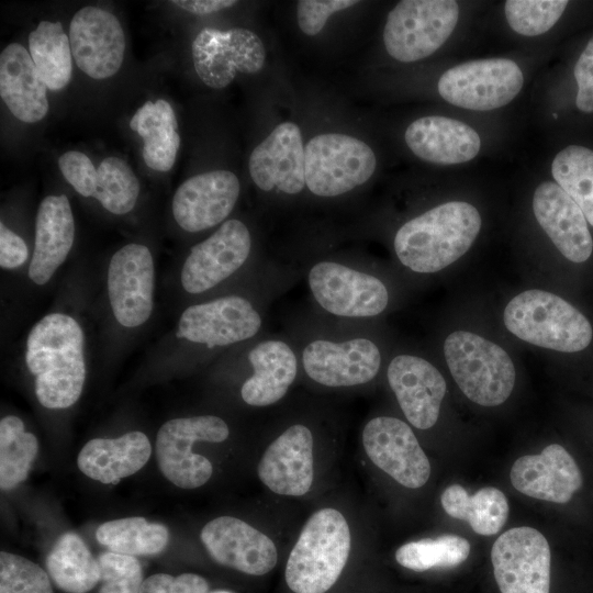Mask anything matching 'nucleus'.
<instances>
[{
    "label": "nucleus",
    "mask_w": 593,
    "mask_h": 593,
    "mask_svg": "<svg viewBox=\"0 0 593 593\" xmlns=\"http://www.w3.org/2000/svg\"><path fill=\"white\" fill-rule=\"evenodd\" d=\"M155 270L150 250L131 243L120 248L108 268V295L115 320L124 327H137L152 315Z\"/></svg>",
    "instance_id": "16"
},
{
    "label": "nucleus",
    "mask_w": 593,
    "mask_h": 593,
    "mask_svg": "<svg viewBox=\"0 0 593 593\" xmlns=\"http://www.w3.org/2000/svg\"><path fill=\"white\" fill-rule=\"evenodd\" d=\"M58 167L71 187L83 197H93L98 170L90 158L78 150H69L58 158Z\"/></svg>",
    "instance_id": "44"
},
{
    "label": "nucleus",
    "mask_w": 593,
    "mask_h": 593,
    "mask_svg": "<svg viewBox=\"0 0 593 593\" xmlns=\"http://www.w3.org/2000/svg\"><path fill=\"white\" fill-rule=\"evenodd\" d=\"M388 382L406 419L418 429L433 427L446 394V381L429 361L399 355L389 363Z\"/></svg>",
    "instance_id": "22"
},
{
    "label": "nucleus",
    "mask_w": 593,
    "mask_h": 593,
    "mask_svg": "<svg viewBox=\"0 0 593 593\" xmlns=\"http://www.w3.org/2000/svg\"><path fill=\"white\" fill-rule=\"evenodd\" d=\"M551 175L593 226V149L583 145L562 148L551 163Z\"/></svg>",
    "instance_id": "37"
},
{
    "label": "nucleus",
    "mask_w": 593,
    "mask_h": 593,
    "mask_svg": "<svg viewBox=\"0 0 593 593\" xmlns=\"http://www.w3.org/2000/svg\"><path fill=\"white\" fill-rule=\"evenodd\" d=\"M523 86V71L514 60L483 58L447 69L438 80L437 90L455 107L490 111L508 104Z\"/></svg>",
    "instance_id": "9"
},
{
    "label": "nucleus",
    "mask_w": 593,
    "mask_h": 593,
    "mask_svg": "<svg viewBox=\"0 0 593 593\" xmlns=\"http://www.w3.org/2000/svg\"><path fill=\"white\" fill-rule=\"evenodd\" d=\"M449 371L472 402L496 406L511 395L515 384V367L499 345L467 331L451 333L444 344Z\"/></svg>",
    "instance_id": "5"
},
{
    "label": "nucleus",
    "mask_w": 593,
    "mask_h": 593,
    "mask_svg": "<svg viewBox=\"0 0 593 593\" xmlns=\"http://www.w3.org/2000/svg\"><path fill=\"white\" fill-rule=\"evenodd\" d=\"M29 257L25 242L14 232L0 223V266L4 269H15L22 266Z\"/></svg>",
    "instance_id": "47"
},
{
    "label": "nucleus",
    "mask_w": 593,
    "mask_h": 593,
    "mask_svg": "<svg viewBox=\"0 0 593 593\" xmlns=\"http://www.w3.org/2000/svg\"><path fill=\"white\" fill-rule=\"evenodd\" d=\"M92 198L109 212L122 215L132 211L139 194V182L131 167L119 157H107L98 167Z\"/></svg>",
    "instance_id": "39"
},
{
    "label": "nucleus",
    "mask_w": 593,
    "mask_h": 593,
    "mask_svg": "<svg viewBox=\"0 0 593 593\" xmlns=\"http://www.w3.org/2000/svg\"><path fill=\"white\" fill-rule=\"evenodd\" d=\"M362 444L370 460L409 489L423 486L430 465L412 428L403 421L378 416L362 430Z\"/></svg>",
    "instance_id": "17"
},
{
    "label": "nucleus",
    "mask_w": 593,
    "mask_h": 593,
    "mask_svg": "<svg viewBox=\"0 0 593 593\" xmlns=\"http://www.w3.org/2000/svg\"><path fill=\"white\" fill-rule=\"evenodd\" d=\"M313 435L309 427L294 424L266 449L257 468L260 481L280 495L301 496L314 479Z\"/></svg>",
    "instance_id": "23"
},
{
    "label": "nucleus",
    "mask_w": 593,
    "mask_h": 593,
    "mask_svg": "<svg viewBox=\"0 0 593 593\" xmlns=\"http://www.w3.org/2000/svg\"><path fill=\"white\" fill-rule=\"evenodd\" d=\"M69 42L78 68L93 79L114 76L125 53V35L118 18L101 8L87 5L69 25Z\"/></svg>",
    "instance_id": "18"
},
{
    "label": "nucleus",
    "mask_w": 593,
    "mask_h": 593,
    "mask_svg": "<svg viewBox=\"0 0 593 593\" xmlns=\"http://www.w3.org/2000/svg\"><path fill=\"white\" fill-rule=\"evenodd\" d=\"M305 187L315 195L334 198L367 182L377 167L371 147L340 133L312 137L304 147Z\"/></svg>",
    "instance_id": "7"
},
{
    "label": "nucleus",
    "mask_w": 593,
    "mask_h": 593,
    "mask_svg": "<svg viewBox=\"0 0 593 593\" xmlns=\"http://www.w3.org/2000/svg\"><path fill=\"white\" fill-rule=\"evenodd\" d=\"M208 581L195 573H181L177 577L155 573L146 578L139 593H208Z\"/></svg>",
    "instance_id": "45"
},
{
    "label": "nucleus",
    "mask_w": 593,
    "mask_h": 593,
    "mask_svg": "<svg viewBox=\"0 0 593 593\" xmlns=\"http://www.w3.org/2000/svg\"><path fill=\"white\" fill-rule=\"evenodd\" d=\"M359 2L356 0H300L296 2V21L309 36L318 34L331 15Z\"/></svg>",
    "instance_id": "43"
},
{
    "label": "nucleus",
    "mask_w": 593,
    "mask_h": 593,
    "mask_svg": "<svg viewBox=\"0 0 593 593\" xmlns=\"http://www.w3.org/2000/svg\"><path fill=\"white\" fill-rule=\"evenodd\" d=\"M440 502L449 516L467 521L473 532L483 536L499 533L510 512L505 494L493 486L470 495L460 484H451L441 493Z\"/></svg>",
    "instance_id": "33"
},
{
    "label": "nucleus",
    "mask_w": 593,
    "mask_h": 593,
    "mask_svg": "<svg viewBox=\"0 0 593 593\" xmlns=\"http://www.w3.org/2000/svg\"><path fill=\"white\" fill-rule=\"evenodd\" d=\"M506 328L529 344L562 353L585 349L593 336L589 320L562 298L542 290L514 296L503 314Z\"/></svg>",
    "instance_id": "4"
},
{
    "label": "nucleus",
    "mask_w": 593,
    "mask_h": 593,
    "mask_svg": "<svg viewBox=\"0 0 593 593\" xmlns=\"http://www.w3.org/2000/svg\"><path fill=\"white\" fill-rule=\"evenodd\" d=\"M404 139L415 156L437 165L467 163L481 148L480 135L473 127L439 115L413 121L405 130Z\"/></svg>",
    "instance_id": "26"
},
{
    "label": "nucleus",
    "mask_w": 593,
    "mask_h": 593,
    "mask_svg": "<svg viewBox=\"0 0 593 593\" xmlns=\"http://www.w3.org/2000/svg\"><path fill=\"white\" fill-rule=\"evenodd\" d=\"M379 347L369 338L313 339L302 349L306 376L328 388H347L370 382L381 366Z\"/></svg>",
    "instance_id": "14"
},
{
    "label": "nucleus",
    "mask_w": 593,
    "mask_h": 593,
    "mask_svg": "<svg viewBox=\"0 0 593 593\" xmlns=\"http://www.w3.org/2000/svg\"><path fill=\"white\" fill-rule=\"evenodd\" d=\"M262 317L242 295H226L188 306L180 315L177 337L208 348L224 347L256 336Z\"/></svg>",
    "instance_id": "13"
},
{
    "label": "nucleus",
    "mask_w": 593,
    "mask_h": 593,
    "mask_svg": "<svg viewBox=\"0 0 593 593\" xmlns=\"http://www.w3.org/2000/svg\"><path fill=\"white\" fill-rule=\"evenodd\" d=\"M533 211L540 227L568 260L579 264L590 258L593 238L588 221L555 181H544L535 189Z\"/></svg>",
    "instance_id": "24"
},
{
    "label": "nucleus",
    "mask_w": 593,
    "mask_h": 593,
    "mask_svg": "<svg viewBox=\"0 0 593 593\" xmlns=\"http://www.w3.org/2000/svg\"><path fill=\"white\" fill-rule=\"evenodd\" d=\"M83 339L78 322L64 313L48 314L31 328L25 362L44 407L67 409L80 398L86 380Z\"/></svg>",
    "instance_id": "1"
},
{
    "label": "nucleus",
    "mask_w": 593,
    "mask_h": 593,
    "mask_svg": "<svg viewBox=\"0 0 593 593\" xmlns=\"http://www.w3.org/2000/svg\"><path fill=\"white\" fill-rule=\"evenodd\" d=\"M211 593H232V592L225 591V590H216V591H213Z\"/></svg>",
    "instance_id": "49"
},
{
    "label": "nucleus",
    "mask_w": 593,
    "mask_h": 593,
    "mask_svg": "<svg viewBox=\"0 0 593 593\" xmlns=\"http://www.w3.org/2000/svg\"><path fill=\"white\" fill-rule=\"evenodd\" d=\"M573 76L577 81L578 91L575 96L577 108L584 113L593 112V36L588 42L585 48L580 54L574 68Z\"/></svg>",
    "instance_id": "46"
},
{
    "label": "nucleus",
    "mask_w": 593,
    "mask_h": 593,
    "mask_svg": "<svg viewBox=\"0 0 593 593\" xmlns=\"http://www.w3.org/2000/svg\"><path fill=\"white\" fill-rule=\"evenodd\" d=\"M0 96L22 122H38L48 112L47 87L30 53L19 43H11L1 52Z\"/></svg>",
    "instance_id": "29"
},
{
    "label": "nucleus",
    "mask_w": 593,
    "mask_h": 593,
    "mask_svg": "<svg viewBox=\"0 0 593 593\" xmlns=\"http://www.w3.org/2000/svg\"><path fill=\"white\" fill-rule=\"evenodd\" d=\"M304 145L300 127L282 122L249 156V174L262 191L298 194L305 187Z\"/></svg>",
    "instance_id": "21"
},
{
    "label": "nucleus",
    "mask_w": 593,
    "mask_h": 593,
    "mask_svg": "<svg viewBox=\"0 0 593 593\" xmlns=\"http://www.w3.org/2000/svg\"><path fill=\"white\" fill-rule=\"evenodd\" d=\"M240 183L228 170H213L183 181L172 198L171 210L177 224L190 233L222 223L233 211Z\"/></svg>",
    "instance_id": "20"
},
{
    "label": "nucleus",
    "mask_w": 593,
    "mask_h": 593,
    "mask_svg": "<svg viewBox=\"0 0 593 593\" xmlns=\"http://www.w3.org/2000/svg\"><path fill=\"white\" fill-rule=\"evenodd\" d=\"M0 593H54L47 572L35 562L0 552Z\"/></svg>",
    "instance_id": "41"
},
{
    "label": "nucleus",
    "mask_w": 593,
    "mask_h": 593,
    "mask_svg": "<svg viewBox=\"0 0 593 593\" xmlns=\"http://www.w3.org/2000/svg\"><path fill=\"white\" fill-rule=\"evenodd\" d=\"M459 18L454 0H403L389 12L383 29L388 54L401 61L424 59L452 34Z\"/></svg>",
    "instance_id": "6"
},
{
    "label": "nucleus",
    "mask_w": 593,
    "mask_h": 593,
    "mask_svg": "<svg viewBox=\"0 0 593 593\" xmlns=\"http://www.w3.org/2000/svg\"><path fill=\"white\" fill-rule=\"evenodd\" d=\"M96 539L112 552L133 557L153 556L168 545L169 530L163 524L132 516L102 523L96 530Z\"/></svg>",
    "instance_id": "35"
},
{
    "label": "nucleus",
    "mask_w": 593,
    "mask_h": 593,
    "mask_svg": "<svg viewBox=\"0 0 593 593\" xmlns=\"http://www.w3.org/2000/svg\"><path fill=\"white\" fill-rule=\"evenodd\" d=\"M152 445L148 437L138 430L116 438H93L79 451L77 466L88 478L116 484L121 479L139 471L149 460Z\"/></svg>",
    "instance_id": "30"
},
{
    "label": "nucleus",
    "mask_w": 593,
    "mask_h": 593,
    "mask_svg": "<svg viewBox=\"0 0 593 593\" xmlns=\"http://www.w3.org/2000/svg\"><path fill=\"white\" fill-rule=\"evenodd\" d=\"M171 3L193 14H210L237 3L234 0H174Z\"/></svg>",
    "instance_id": "48"
},
{
    "label": "nucleus",
    "mask_w": 593,
    "mask_h": 593,
    "mask_svg": "<svg viewBox=\"0 0 593 593\" xmlns=\"http://www.w3.org/2000/svg\"><path fill=\"white\" fill-rule=\"evenodd\" d=\"M195 72L213 89L227 87L238 72L256 74L266 61V48L253 31L236 27L226 31L205 27L191 45Z\"/></svg>",
    "instance_id": "11"
},
{
    "label": "nucleus",
    "mask_w": 593,
    "mask_h": 593,
    "mask_svg": "<svg viewBox=\"0 0 593 593\" xmlns=\"http://www.w3.org/2000/svg\"><path fill=\"white\" fill-rule=\"evenodd\" d=\"M251 235L239 220H227L187 256L180 281L191 294L203 293L230 278L248 259Z\"/></svg>",
    "instance_id": "15"
},
{
    "label": "nucleus",
    "mask_w": 593,
    "mask_h": 593,
    "mask_svg": "<svg viewBox=\"0 0 593 593\" xmlns=\"http://www.w3.org/2000/svg\"><path fill=\"white\" fill-rule=\"evenodd\" d=\"M253 374L245 380L240 395L245 403L256 407L280 401L298 374V356L284 340L268 338L259 342L248 354Z\"/></svg>",
    "instance_id": "28"
},
{
    "label": "nucleus",
    "mask_w": 593,
    "mask_h": 593,
    "mask_svg": "<svg viewBox=\"0 0 593 593\" xmlns=\"http://www.w3.org/2000/svg\"><path fill=\"white\" fill-rule=\"evenodd\" d=\"M307 286L317 305L338 317L377 316L389 303V292L382 280L333 260L315 262L309 269Z\"/></svg>",
    "instance_id": "10"
},
{
    "label": "nucleus",
    "mask_w": 593,
    "mask_h": 593,
    "mask_svg": "<svg viewBox=\"0 0 593 593\" xmlns=\"http://www.w3.org/2000/svg\"><path fill=\"white\" fill-rule=\"evenodd\" d=\"M513 486L521 493L548 502L567 503L581 488V471L572 456L558 444L538 455L518 458L510 473Z\"/></svg>",
    "instance_id": "25"
},
{
    "label": "nucleus",
    "mask_w": 593,
    "mask_h": 593,
    "mask_svg": "<svg viewBox=\"0 0 593 593\" xmlns=\"http://www.w3.org/2000/svg\"><path fill=\"white\" fill-rule=\"evenodd\" d=\"M75 238V221L65 194L47 195L40 203L35 223V244L29 277L45 284L66 260Z\"/></svg>",
    "instance_id": "27"
},
{
    "label": "nucleus",
    "mask_w": 593,
    "mask_h": 593,
    "mask_svg": "<svg viewBox=\"0 0 593 593\" xmlns=\"http://www.w3.org/2000/svg\"><path fill=\"white\" fill-rule=\"evenodd\" d=\"M230 428L214 415H199L167 421L156 436V459L163 475L180 489L191 490L205 484L213 473L211 461L193 452L194 444L222 443Z\"/></svg>",
    "instance_id": "8"
},
{
    "label": "nucleus",
    "mask_w": 593,
    "mask_h": 593,
    "mask_svg": "<svg viewBox=\"0 0 593 593\" xmlns=\"http://www.w3.org/2000/svg\"><path fill=\"white\" fill-rule=\"evenodd\" d=\"M491 561L501 593H549L550 547L537 529L522 526L500 535Z\"/></svg>",
    "instance_id": "12"
},
{
    "label": "nucleus",
    "mask_w": 593,
    "mask_h": 593,
    "mask_svg": "<svg viewBox=\"0 0 593 593\" xmlns=\"http://www.w3.org/2000/svg\"><path fill=\"white\" fill-rule=\"evenodd\" d=\"M98 561L101 572L98 593H139L144 579L135 557L107 551Z\"/></svg>",
    "instance_id": "42"
},
{
    "label": "nucleus",
    "mask_w": 593,
    "mask_h": 593,
    "mask_svg": "<svg viewBox=\"0 0 593 593\" xmlns=\"http://www.w3.org/2000/svg\"><path fill=\"white\" fill-rule=\"evenodd\" d=\"M470 553L467 539L456 535L423 538L402 545L395 551L399 564L422 572L433 568H451L465 562Z\"/></svg>",
    "instance_id": "38"
},
{
    "label": "nucleus",
    "mask_w": 593,
    "mask_h": 593,
    "mask_svg": "<svg viewBox=\"0 0 593 593\" xmlns=\"http://www.w3.org/2000/svg\"><path fill=\"white\" fill-rule=\"evenodd\" d=\"M32 60L49 90L65 88L72 75L69 36L60 22L42 21L29 35Z\"/></svg>",
    "instance_id": "34"
},
{
    "label": "nucleus",
    "mask_w": 593,
    "mask_h": 593,
    "mask_svg": "<svg viewBox=\"0 0 593 593\" xmlns=\"http://www.w3.org/2000/svg\"><path fill=\"white\" fill-rule=\"evenodd\" d=\"M200 539L215 562L246 574L264 575L278 561L273 541L237 517L210 521L203 526Z\"/></svg>",
    "instance_id": "19"
},
{
    "label": "nucleus",
    "mask_w": 593,
    "mask_h": 593,
    "mask_svg": "<svg viewBox=\"0 0 593 593\" xmlns=\"http://www.w3.org/2000/svg\"><path fill=\"white\" fill-rule=\"evenodd\" d=\"M130 127L144 141L143 158L156 171H169L176 160L180 135L171 104L159 99L147 101L132 116Z\"/></svg>",
    "instance_id": "31"
},
{
    "label": "nucleus",
    "mask_w": 593,
    "mask_h": 593,
    "mask_svg": "<svg viewBox=\"0 0 593 593\" xmlns=\"http://www.w3.org/2000/svg\"><path fill=\"white\" fill-rule=\"evenodd\" d=\"M38 451L37 438L25 430L21 418L0 421V488L10 491L24 482Z\"/></svg>",
    "instance_id": "36"
},
{
    "label": "nucleus",
    "mask_w": 593,
    "mask_h": 593,
    "mask_svg": "<svg viewBox=\"0 0 593 593\" xmlns=\"http://www.w3.org/2000/svg\"><path fill=\"white\" fill-rule=\"evenodd\" d=\"M481 225L474 205L445 202L404 223L394 236V251L400 262L414 272H437L469 250Z\"/></svg>",
    "instance_id": "2"
},
{
    "label": "nucleus",
    "mask_w": 593,
    "mask_h": 593,
    "mask_svg": "<svg viewBox=\"0 0 593 593\" xmlns=\"http://www.w3.org/2000/svg\"><path fill=\"white\" fill-rule=\"evenodd\" d=\"M350 552L344 515L331 507L316 511L303 526L286 564V582L294 593H325L338 580Z\"/></svg>",
    "instance_id": "3"
},
{
    "label": "nucleus",
    "mask_w": 593,
    "mask_h": 593,
    "mask_svg": "<svg viewBox=\"0 0 593 593\" xmlns=\"http://www.w3.org/2000/svg\"><path fill=\"white\" fill-rule=\"evenodd\" d=\"M46 569L58 589L66 593H87L101 578L98 559L76 533H64L46 557Z\"/></svg>",
    "instance_id": "32"
},
{
    "label": "nucleus",
    "mask_w": 593,
    "mask_h": 593,
    "mask_svg": "<svg viewBox=\"0 0 593 593\" xmlns=\"http://www.w3.org/2000/svg\"><path fill=\"white\" fill-rule=\"evenodd\" d=\"M568 4L566 0H508L504 4V12L514 32L533 37L548 32Z\"/></svg>",
    "instance_id": "40"
}]
</instances>
